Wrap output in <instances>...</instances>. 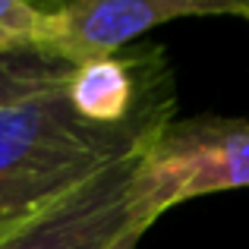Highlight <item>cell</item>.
Here are the masks:
<instances>
[{
	"label": "cell",
	"mask_w": 249,
	"mask_h": 249,
	"mask_svg": "<svg viewBox=\"0 0 249 249\" xmlns=\"http://www.w3.org/2000/svg\"><path fill=\"white\" fill-rule=\"evenodd\" d=\"M167 123H91L70 104L67 85L0 104V243L101 170L142 155Z\"/></svg>",
	"instance_id": "obj_1"
},
{
	"label": "cell",
	"mask_w": 249,
	"mask_h": 249,
	"mask_svg": "<svg viewBox=\"0 0 249 249\" xmlns=\"http://www.w3.org/2000/svg\"><path fill=\"white\" fill-rule=\"evenodd\" d=\"M249 186V120L202 114L170 120L136 158L129 214L152 227L167 208Z\"/></svg>",
	"instance_id": "obj_2"
},
{
	"label": "cell",
	"mask_w": 249,
	"mask_h": 249,
	"mask_svg": "<svg viewBox=\"0 0 249 249\" xmlns=\"http://www.w3.org/2000/svg\"><path fill=\"white\" fill-rule=\"evenodd\" d=\"M189 16H231V0H73L48 10L44 51L79 67L120 54L139 35Z\"/></svg>",
	"instance_id": "obj_3"
},
{
	"label": "cell",
	"mask_w": 249,
	"mask_h": 249,
	"mask_svg": "<svg viewBox=\"0 0 249 249\" xmlns=\"http://www.w3.org/2000/svg\"><path fill=\"white\" fill-rule=\"evenodd\" d=\"M136 158H126L91 177L35 224L0 243V249H101L120 231L139 224L129 214V183Z\"/></svg>",
	"instance_id": "obj_4"
},
{
	"label": "cell",
	"mask_w": 249,
	"mask_h": 249,
	"mask_svg": "<svg viewBox=\"0 0 249 249\" xmlns=\"http://www.w3.org/2000/svg\"><path fill=\"white\" fill-rule=\"evenodd\" d=\"M76 67L48 54V51H22L0 57V104L25 101L44 91L63 89Z\"/></svg>",
	"instance_id": "obj_5"
},
{
	"label": "cell",
	"mask_w": 249,
	"mask_h": 249,
	"mask_svg": "<svg viewBox=\"0 0 249 249\" xmlns=\"http://www.w3.org/2000/svg\"><path fill=\"white\" fill-rule=\"evenodd\" d=\"M48 10L22 3V0H0V57L44 51Z\"/></svg>",
	"instance_id": "obj_6"
},
{
	"label": "cell",
	"mask_w": 249,
	"mask_h": 249,
	"mask_svg": "<svg viewBox=\"0 0 249 249\" xmlns=\"http://www.w3.org/2000/svg\"><path fill=\"white\" fill-rule=\"evenodd\" d=\"M145 231H148V227L133 224V227H126V231H120L110 243H104L101 249H139V240L145 237Z\"/></svg>",
	"instance_id": "obj_7"
},
{
	"label": "cell",
	"mask_w": 249,
	"mask_h": 249,
	"mask_svg": "<svg viewBox=\"0 0 249 249\" xmlns=\"http://www.w3.org/2000/svg\"><path fill=\"white\" fill-rule=\"evenodd\" d=\"M231 16H240L249 22V0H231Z\"/></svg>",
	"instance_id": "obj_8"
}]
</instances>
